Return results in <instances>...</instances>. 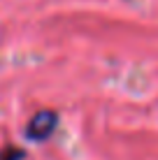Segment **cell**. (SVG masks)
<instances>
[{
    "mask_svg": "<svg viewBox=\"0 0 158 160\" xmlns=\"http://www.w3.org/2000/svg\"><path fill=\"white\" fill-rule=\"evenodd\" d=\"M56 128H58V114L51 109H42L26 123V137L40 144V142H47L56 132Z\"/></svg>",
    "mask_w": 158,
    "mask_h": 160,
    "instance_id": "cell-1",
    "label": "cell"
},
{
    "mask_svg": "<svg viewBox=\"0 0 158 160\" xmlns=\"http://www.w3.org/2000/svg\"><path fill=\"white\" fill-rule=\"evenodd\" d=\"M23 158H26V151L16 146H5L0 151V160H23Z\"/></svg>",
    "mask_w": 158,
    "mask_h": 160,
    "instance_id": "cell-2",
    "label": "cell"
}]
</instances>
